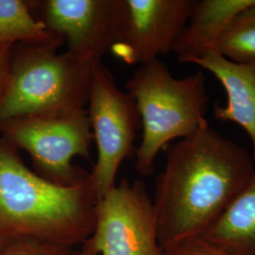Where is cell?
<instances>
[{
	"instance_id": "6da1fadb",
	"label": "cell",
	"mask_w": 255,
	"mask_h": 255,
	"mask_svg": "<svg viewBox=\"0 0 255 255\" xmlns=\"http://www.w3.org/2000/svg\"><path fill=\"white\" fill-rule=\"evenodd\" d=\"M255 172L252 154L209 124L169 146L152 200L161 249L201 237Z\"/></svg>"
},
{
	"instance_id": "7a4b0ae2",
	"label": "cell",
	"mask_w": 255,
	"mask_h": 255,
	"mask_svg": "<svg viewBox=\"0 0 255 255\" xmlns=\"http://www.w3.org/2000/svg\"><path fill=\"white\" fill-rule=\"evenodd\" d=\"M97 202L91 175L72 186L55 184L0 138V237L77 248L91 237Z\"/></svg>"
},
{
	"instance_id": "3957f363",
	"label": "cell",
	"mask_w": 255,
	"mask_h": 255,
	"mask_svg": "<svg viewBox=\"0 0 255 255\" xmlns=\"http://www.w3.org/2000/svg\"><path fill=\"white\" fill-rule=\"evenodd\" d=\"M202 71L177 79L159 59L140 65L126 82L141 119L142 140L135 149V169L154 171L159 152L174 140L194 135L208 125V96Z\"/></svg>"
},
{
	"instance_id": "277c9868",
	"label": "cell",
	"mask_w": 255,
	"mask_h": 255,
	"mask_svg": "<svg viewBox=\"0 0 255 255\" xmlns=\"http://www.w3.org/2000/svg\"><path fill=\"white\" fill-rule=\"evenodd\" d=\"M60 47L22 44L11 50L9 76L0 99V124L29 116L86 109L96 62Z\"/></svg>"
},
{
	"instance_id": "5b68a950",
	"label": "cell",
	"mask_w": 255,
	"mask_h": 255,
	"mask_svg": "<svg viewBox=\"0 0 255 255\" xmlns=\"http://www.w3.org/2000/svg\"><path fill=\"white\" fill-rule=\"evenodd\" d=\"M3 139L31 158L34 172L61 186L85 182L90 172L74 164L75 157L90 159L94 140L87 110L29 116L0 124Z\"/></svg>"
},
{
	"instance_id": "8992f818",
	"label": "cell",
	"mask_w": 255,
	"mask_h": 255,
	"mask_svg": "<svg viewBox=\"0 0 255 255\" xmlns=\"http://www.w3.org/2000/svg\"><path fill=\"white\" fill-rule=\"evenodd\" d=\"M87 106L98 147V160L90 175L99 200L117 185L120 165L135 151L141 119L134 99L119 88L102 61L93 68Z\"/></svg>"
},
{
	"instance_id": "52a82bcc",
	"label": "cell",
	"mask_w": 255,
	"mask_h": 255,
	"mask_svg": "<svg viewBox=\"0 0 255 255\" xmlns=\"http://www.w3.org/2000/svg\"><path fill=\"white\" fill-rule=\"evenodd\" d=\"M81 250L84 255H164L144 182L122 179L98 200L94 231Z\"/></svg>"
},
{
	"instance_id": "ba28073f",
	"label": "cell",
	"mask_w": 255,
	"mask_h": 255,
	"mask_svg": "<svg viewBox=\"0 0 255 255\" xmlns=\"http://www.w3.org/2000/svg\"><path fill=\"white\" fill-rule=\"evenodd\" d=\"M47 30L61 37L67 52L100 62L121 41L126 0H35L28 1Z\"/></svg>"
},
{
	"instance_id": "9c48e42d",
	"label": "cell",
	"mask_w": 255,
	"mask_h": 255,
	"mask_svg": "<svg viewBox=\"0 0 255 255\" xmlns=\"http://www.w3.org/2000/svg\"><path fill=\"white\" fill-rule=\"evenodd\" d=\"M193 0H126L121 41L111 51L127 64L140 65L172 52L186 27Z\"/></svg>"
},
{
	"instance_id": "30bf717a",
	"label": "cell",
	"mask_w": 255,
	"mask_h": 255,
	"mask_svg": "<svg viewBox=\"0 0 255 255\" xmlns=\"http://www.w3.org/2000/svg\"><path fill=\"white\" fill-rule=\"evenodd\" d=\"M190 64L209 71L223 85L228 96L227 106L216 103L214 116L219 120L235 122L246 130L253 144L255 164V61L235 63L210 50Z\"/></svg>"
},
{
	"instance_id": "8fae6325",
	"label": "cell",
	"mask_w": 255,
	"mask_h": 255,
	"mask_svg": "<svg viewBox=\"0 0 255 255\" xmlns=\"http://www.w3.org/2000/svg\"><path fill=\"white\" fill-rule=\"evenodd\" d=\"M255 6V0L195 1L191 14L172 52L182 63H191L201 55L215 50L219 37L232 20L244 9Z\"/></svg>"
},
{
	"instance_id": "7c38bea8",
	"label": "cell",
	"mask_w": 255,
	"mask_h": 255,
	"mask_svg": "<svg viewBox=\"0 0 255 255\" xmlns=\"http://www.w3.org/2000/svg\"><path fill=\"white\" fill-rule=\"evenodd\" d=\"M200 238L229 255H255V172Z\"/></svg>"
},
{
	"instance_id": "4fadbf2b",
	"label": "cell",
	"mask_w": 255,
	"mask_h": 255,
	"mask_svg": "<svg viewBox=\"0 0 255 255\" xmlns=\"http://www.w3.org/2000/svg\"><path fill=\"white\" fill-rule=\"evenodd\" d=\"M17 43L57 47L64 44L33 15L28 1L0 0V46Z\"/></svg>"
},
{
	"instance_id": "5bb4252c",
	"label": "cell",
	"mask_w": 255,
	"mask_h": 255,
	"mask_svg": "<svg viewBox=\"0 0 255 255\" xmlns=\"http://www.w3.org/2000/svg\"><path fill=\"white\" fill-rule=\"evenodd\" d=\"M214 51L235 63L255 61V6L244 9L232 20Z\"/></svg>"
},
{
	"instance_id": "9a60e30c",
	"label": "cell",
	"mask_w": 255,
	"mask_h": 255,
	"mask_svg": "<svg viewBox=\"0 0 255 255\" xmlns=\"http://www.w3.org/2000/svg\"><path fill=\"white\" fill-rule=\"evenodd\" d=\"M0 255H84L82 250L27 239L7 240Z\"/></svg>"
},
{
	"instance_id": "2e32d148",
	"label": "cell",
	"mask_w": 255,
	"mask_h": 255,
	"mask_svg": "<svg viewBox=\"0 0 255 255\" xmlns=\"http://www.w3.org/2000/svg\"><path fill=\"white\" fill-rule=\"evenodd\" d=\"M164 255H229L211 246L200 237L177 242L163 250Z\"/></svg>"
},
{
	"instance_id": "e0dca14e",
	"label": "cell",
	"mask_w": 255,
	"mask_h": 255,
	"mask_svg": "<svg viewBox=\"0 0 255 255\" xmlns=\"http://www.w3.org/2000/svg\"><path fill=\"white\" fill-rule=\"evenodd\" d=\"M12 47L10 45L0 46V99L8 81Z\"/></svg>"
},
{
	"instance_id": "ac0fdd59",
	"label": "cell",
	"mask_w": 255,
	"mask_h": 255,
	"mask_svg": "<svg viewBox=\"0 0 255 255\" xmlns=\"http://www.w3.org/2000/svg\"><path fill=\"white\" fill-rule=\"evenodd\" d=\"M6 241H7L6 239H4L3 237H0V249H1L2 247L4 246V244L6 243Z\"/></svg>"
}]
</instances>
